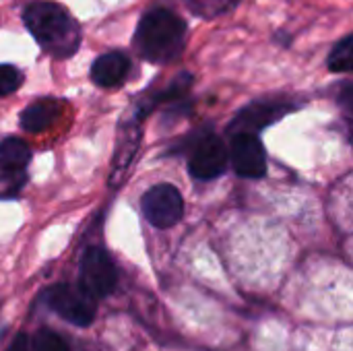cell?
Listing matches in <instances>:
<instances>
[{
	"mask_svg": "<svg viewBox=\"0 0 353 351\" xmlns=\"http://www.w3.org/2000/svg\"><path fill=\"white\" fill-rule=\"evenodd\" d=\"M25 81V74L12 64H0V97L14 93Z\"/></svg>",
	"mask_w": 353,
	"mask_h": 351,
	"instance_id": "e0dca14e",
	"label": "cell"
},
{
	"mask_svg": "<svg viewBox=\"0 0 353 351\" xmlns=\"http://www.w3.org/2000/svg\"><path fill=\"white\" fill-rule=\"evenodd\" d=\"M228 147L221 137L209 132L199 134L192 143V153L188 159V170L196 180H213L219 178L228 168Z\"/></svg>",
	"mask_w": 353,
	"mask_h": 351,
	"instance_id": "8992f818",
	"label": "cell"
},
{
	"mask_svg": "<svg viewBox=\"0 0 353 351\" xmlns=\"http://www.w3.org/2000/svg\"><path fill=\"white\" fill-rule=\"evenodd\" d=\"M31 159L29 145L19 137L0 141V170H25Z\"/></svg>",
	"mask_w": 353,
	"mask_h": 351,
	"instance_id": "7c38bea8",
	"label": "cell"
},
{
	"mask_svg": "<svg viewBox=\"0 0 353 351\" xmlns=\"http://www.w3.org/2000/svg\"><path fill=\"white\" fill-rule=\"evenodd\" d=\"M300 103H292L285 97L283 99H259V101H252L244 110L238 112V116L230 124V132L232 134H240V132L256 134L259 130L267 128L269 124L281 120L288 112H294Z\"/></svg>",
	"mask_w": 353,
	"mask_h": 351,
	"instance_id": "52a82bcc",
	"label": "cell"
},
{
	"mask_svg": "<svg viewBox=\"0 0 353 351\" xmlns=\"http://www.w3.org/2000/svg\"><path fill=\"white\" fill-rule=\"evenodd\" d=\"M43 302L50 310L62 317L74 327H89L95 319L97 300H93L81 285L58 283L43 294Z\"/></svg>",
	"mask_w": 353,
	"mask_h": 351,
	"instance_id": "3957f363",
	"label": "cell"
},
{
	"mask_svg": "<svg viewBox=\"0 0 353 351\" xmlns=\"http://www.w3.org/2000/svg\"><path fill=\"white\" fill-rule=\"evenodd\" d=\"M228 157L234 166V172L242 178H263L267 172V151L256 134L240 132L232 134V145Z\"/></svg>",
	"mask_w": 353,
	"mask_h": 351,
	"instance_id": "ba28073f",
	"label": "cell"
},
{
	"mask_svg": "<svg viewBox=\"0 0 353 351\" xmlns=\"http://www.w3.org/2000/svg\"><path fill=\"white\" fill-rule=\"evenodd\" d=\"M329 70L331 72H350L352 70V35H345L329 54Z\"/></svg>",
	"mask_w": 353,
	"mask_h": 351,
	"instance_id": "5bb4252c",
	"label": "cell"
},
{
	"mask_svg": "<svg viewBox=\"0 0 353 351\" xmlns=\"http://www.w3.org/2000/svg\"><path fill=\"white\" fill-rule=\"evenodd\" d=\"M132 70V62L126 52L110 50L95 58L91 64V81L101 89H114L126 83Z\"/></svg>",
	"mask_w": 353,
	"mask_h": 351,
	"instance_id": "9c48e42d",
	"label": "cell"
},
{
	"mask_svg": "<svg viewBox=\"0 0 353 351\" xmlns=\"http://www.w3.org/2000/svg\"><path fill=\"white\" fill-rule=\"evenodd\" d=\"M62 101L56 97H39L31 101L19 116V124L25 132H43L60 116Z\"/></svg>",
	"mask_w": 353,
	"mask_h": 351,
	"instance_id": "8fae6325",
	"label": "cell"
},
{
	"mask_svg": "<svg viewBox=\"0 0 353 351\" xmlns=\"http://www.w3.org/2000/svg\"><path fill=\"white\" fill-rule=\"evenodd\" d=\"M27 182L25 170H0V201L17 199Z\"/></svg>",
	"mask_w": 353,
	"mask_h": 351,
	"instance_id": "4fadbf2b",
	"label": "cell"
},
{
	"mask_svg": "<svg viewBox=\"0 0 353 351\" xmlns=\"http://www.w3.org/2000/svg\"><path fill=\"white\" fill-rule=\"evenodd\" d=\"M6 351H31L29 350V339H27V335H25V333H19V335L14 337V341L10 343V348Z\"/></svg>",
	"mask_w": 353,
	"mask_h": 351,
	"instance_id": "ac0fdd59",
	"label": "cell"
},
{
	"mask_svg": "<svg viewBox=\"0 0 353 351\" xmlns=\"http://www.w3.org/2000/svg\"><path fill=\"white\" fill-rule=\"evenodd\" d=\"M23 23L48 56L64 60L79 52L81 27L62 4L33 0L23 8Z\"/></svg>",
	"mask_w": 353,
	"mask_h": 351,
	"instance_id": "7a4b0ae2",
	"label": "cell"
},
{
	"mask_svg": "<svg viewBox=\"0 0 353 351\" xmlns=\"http://www.w3.org/2000/svg\"><path fill=\"white\" fill-rule=\"evenodd\" d=\"M143 215L147 221L159 230H168L176 225L184 215V201L176 186L172 184H155L151 186L141 201Z\"/></svg>",
	"mask_w": 353,
	"mask_h": 351,
	"instance_id": "5b68a950",
	"label": "cell"
},
{
	"mask_svg": "<svg viewBox=\"0 0 353 351\" xmlns=\"http://www.w3.org/2000/svg\"><path fill=\"white\" fill-rule=\"evenodd\" d=\"M33 351H68V343L52 329H39L33 337Z\"/></svg>",
	"mask_w": 353,
	"mask_h": 351,
	"instance_id": "2e32d148",
	"label": "cell"
},
{
	"mask_svg": "<svg viewBox=\"0 0 353 351\" xmlns=\"http://www.w3.org/2000/svg\"><path fill=\"white\" fill-rule=\"evenodd\" d=\"M139 145H141V120H137L132 116V120L124 122V126L120 130V137H118L116 155H114V161H112V176H110V182H112L114 188L120 186V182L124 180L132 159L137 157Z\"/></svg>",
	"mask_w": 353,
	"mask_h": 351,
	"instance_id": "30bf717a",
	"label": "cell"
},
{
	"mask_svg": "<svg viewBox=\"0 0 353 351\" xmlns=\"http://www.w3.org/2000/svg\"><path fill=\"white\" fill-rule=\"evenodd\" d=\"M188 41L186 21L168 6H151L143 12L132 35L134 52L151 64H170L178 60Z\"/></svg>",
	"mask_w": 353,
	"mask_h": 351,
	"instance_id": "6da1fadb",
	"label": "cell"
},
{
	"mask_svg": "<svg viewBox=\"0 0 353 351\" xmlns=\"http://www.w3.org/2000/svg\"><path fill=\"white\" fill-rule=\"evenodd\" d=\"M184 2L196 17L213 19V17H219V14L232 10L240 0H184Z\"/></svg>",
	"mask_w": 353,
	"mask_h": 351,
	"instance_id": "9a60e30c",
	"label": "cell"
},
{
	"mask_svg": "<svg viewBox=\"0 0 353 351\" xmlns=\"http://www.w3.org/2000/svg\"><path fill=\"white\" fill-rule=\"evenodd\" d=\"M93 300L110 296L118 285V269L103 248H87L81 259V283Z\"/></svg>",
	"mask_w": 353,
	"mask_h": 351,
	"instance_id": "277c9868",
	"label": "cell"
}]
</instances>
